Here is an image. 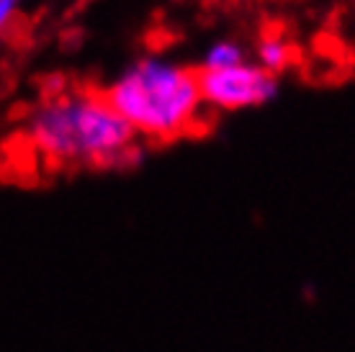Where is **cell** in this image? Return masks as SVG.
I'll return each mask as SVG.
<instances>
[{
	"instance_id": "1",
	"label": "cell",
	"mask_w": 355,
	"mask_h": 352,
	"mask_svg": "<svg viewBox=\"0 0 355 352\" xmlns=\"http://www.w3.org/2000/svg\"><path fill=\"white\" fill-rule=\"evenodd\" d=\"M28 144L57 168H126L139 157V139L103 93L62 90L44 98L26 123Z\"/></svg>"
},
{
	"instance_id": "2",
	"label": "cell",
	"mask_w": 355,
	"mask_h": 352,
	"mask_svg": "<svg viewBox=\"0 0 355 352\" xmlns=\"http://www.w3.org/2000/svg\"><path fill=\"white\" fill-rule=\"evenodd\" d=\"M103 96L137 139L175 141L204 123L198 72L162 54H147L129 64Z\"/></svg>"
},
{
	"instance_id": "3",
	"label": "cell",
	"mask_w": 355,
	"mask_h": 352,
	"mask_svg": "<svg viewBox=\"0 0 355 352\" xmlns=\"http://www.w3.org/2000/svg\"><path fill=\"white\" fill-rule=\"evenodd\" d=\"M198 88L204 106L214 111H242L263 106L278 93V78L258 67L255 62H242L237 67L216 72H198Z\"/></svg>"
},
{
	"instance_id": "4",
	"label": "cell",
	"mask_w": 355,
	"mask_h": 352,
	"mask_svg": "<svg viewBox=\"0 0 355 352\" xmlns=\"http://www.w3.org/2000/svg\"><path fill=\"white\" fill-rule=\"evenodd\" d=\"M296 62V46L281 31H266L255 44V64L270 75H281Z\"/></svg>"
},
{
	"instance_id": "5",
	"label": "cell",
	"mask_w": 355,
	"mask_h": 352,
	"mask_svg": "<svg viewBox=\"0 0 355 352\" xmlns=\"http://www.w3.org/2000/svg\"><path fill=\"white\" fill-rule=\"evenodd\" d=\"M245 60V49L240 42L234 39H216L214 44H209V49L204 52V62H201V70L204 72H216V70H230L237 67Z\"/></svg>"
},
{
	"instance_id": "6",
	"label": "cell",
	"mask_w": 355,
	"mask_h": 352,
	"mask_svg": "<svg viewBox=\"0 0 355 352\" xmlns=\"http://www.w3.org/2000/svg\"><path fill=\"white\" fill-rule=\"evenodd\" d=\"M13 13H16V6H10V3H6V0H0V36L6 34V28L10 26Z\"/></svg>"
},
{
	"instance_id": "7",
	"label": "cell",
	"mask_w": 355,
	"mask_h": 352,
	"mask_svg": "<svg viewBox=\"0 0 355 352\" xmlns=\"http://www.w3.org/2000/svg\"><path fill=\"white\" fill-rule=\"evenodd\" d=\"M6 3H10V6H18V0H6Z\"/></svg>"
}]
</instances>
